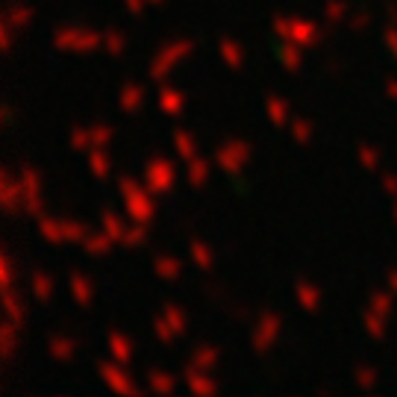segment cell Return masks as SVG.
Returning <instances> with one entry per match:
<instances>
[{
	"mask_svg": "<svg viewBox=\"0 0 397 397\" xmlns=\"http://www.w3.org/2000/svg\"><path fill=\"white\" fill-rule=\"evenodd\" d=\"M118 186H121L124 206H127L130 218H133V221H141V224H148V221L153 218V212H156V206H153V201H150V194L144 191V189L136 183V179H130V177H121V179H118Z\"/></svg>",
	"mask_w": 397,
	"mask_h": 397,
	"instance_id": "cell-1",
	"label": "cell"
},
{
	"mask_svg": "<svg viewBox=\"0 0 397 397\" xmlns=\"http://www.w3.org/2000/svg\"><path fill=\"white\" fill-rule=\"evenodd\" d=\"M250 153H254V148H250L244 138H232L215 150V162H218L227 174H239L244 168V162H250Z\"/></svg>",
	"mask_w": 397,
	"mask_h": 397,
	"instance_id": "cell-2",
	"label": "cell"
},
{
	"mask_svg": "<svg viewBox=\"0 0 397 397\" xmlns=\"http://www.w3.org/2000/svg\"><path fill=\"white\" fill-rule=\"evenodd\" d=\"M194 50V42H174V45H165L159 53H156V59L150 65V77L153 80H165L171 74V68L179 62V59H186L189 53Z\"/></svg>",
	"mask_w": 397,
	"mask_h": 397,
	"instance_id": "cell-3",
	"label": "cell"
},
{
	"mask_svg": "<svg viewBox=\"0 0 397 397\" xmlns=\"http://www.w3.org/2000/svg\"><path fill=\"white\" fill-rule=\"evenodd\" d=\"M174 177L177 174H174L171 162L156 156V159L148 162V168H144V186H148V191H153V194H168L174 189Z\"/></svg>",
	"mask_w": 397,
	"mask_h": 397,
	"instance_id": "cell-4",
	"label": "cell"
},
{
	"mask_svg": "<svg viewBox=\"0 0 397 397\" xmlns=\"http://www.w3.org/2000/svg\"><path fill=\"white\" fill-rule=\"evenodd\" d=\"M21 191H24V197H21L24 212L27 215H42V177L30 165L21 168Z\"/></svg>",
	"mask_w": 397,
	"mask_h": 397,
	"instance_id": "cell-5",
	"label": "cell"
},
{
	"mask_svg": "<svg viewBox=\"0 0 397 397\" xmlns=\"http://www.w3.org/2000/svg\"><path fill=\"white\" fill-rule=\"evenodd\" d=\"M280 327H283V321H280L277 312H262V315H259V324H256V330H254V338H250V341H254V350L265 353V350L277 341Z\"/></svg>",
	"mask_w": 397,
	"mask_h": 397,
	"instance_id": "cell-6",
	"label": "cell"
},
{
	"mask_svg": "<svg viewBox=\"0 0 397 397\" xmlns=\"http://www.w3.org/2000/svg\"><path fill=\"white\" fill-rule=\"evenodd\" d=\"M97 371H100V377H103V383L109 386L112 391H118V394H138V386L130 380L127 374H124L118 365H109V362H97Z\"/></svg>",
	"mask_w": 397,
	"mask_h": 397,
	"instance_id": "cell-7",
	"label": "cell"
},
{
	"mask_svg": "<svg viewBox=\"0 0 397 397\" xmlns=\"http://www.w3.org/2000/svg\"><path fill=\"white\" fill-rule=\"evenodd\" d=\"M0 183H4V212L6 215H15L18 212V197H24L21 186L15 183V179L9 177V171L0 174Z\"/></svg>",
	"mask_w": 397,
	"mask_h": 397,
	"instance_id": "cell-8",
	"label": "cell"
},
{
	"mask_svg": "<svg viewBox=\"0 0 397 397\" xmlns=\"http://www.w3.org/2000/svg\"><path fill=\"white\" fill-rule=\"evenodd\" d=\"M186 383H189V389H191L194 394H201V397H206V394H215V391H218V386H215V380H209V377H203V374L197 371L194 365H189V368H186Z\"/></svg>",
	"mask_w": 397,
	"mask_h": 397,
	"instance_id": "cell-9",
	"label": "cell"
},
{
	"mask_svg": "<svg viewBox=\"0 0 397 397\" xmlns=\"http://www.w3.org/2000/svg\"><path fill=\"white\" fill-rule=\"evenodd\" d=\"M47 350L53 359H59V362H68L71 356L77 350V341L74 338H65V336H50L47 338Z\"/></svg>",
	"mask_w": 397,
	"mask_h": 397,
	"instance_id": "cell-10",
	"label": "cell"
},
{
	"mask_svg": "<svg viewBox=\"0 0 397 397\" xmlns=\"http://www.w3.org/2000/svg\"><path fill=\"white\" fill-rule=\"evenodd\" d=\"M109 350L115 356V362L127 365L130 359H133V341L124 336V333H109Z\"/></svg>",
	"mask_w": 397,
	"mask_h": 397,
	"instance_id": "cell-11",
	"label": "cell"
},
{
	"mask_svg": "<svg viewBox=\"0 0 397 397\" xmlns=\"http://www.w3.org/2000/svg\"><path fill=\"white\" fill-rule=\"evenodd\" d=\"M292 39H295L297 45L312 47V45L321 42V35H318V30H315L312 21H295V24H292Z\"/></svg>",
	"mask_w": 397,
	"mask_h": 397,
	"instance_id": "cell-12",
	"label": "cell"
},
{
	"mask_svg": "<svg viewBox=\"0 0 397 397\" xmlns=\"http://www.w3.org/2000/svg\"><path fill=\"white\" fill-rule=\"evenodd\" d=\"M103 42V35L92 32V30H77L74 32V42H71V50H77V53H92L97 50Z\"/></svg>",
	"mask_w": 397,
	"mask_h": 397,
	"instance_id": "cell-13",
	"label": "cell"
},
{
	"mask_svg": "<svg viewBox=\"0 0 397 397\" xmlns=\"http://www.w3.org/2000/svg\"><path fill=\"white\" fill-rule=\"evenodd\" d=\"M159 106H162V109H165L168 115H179V112H183V106H186V100H183V95H179L177 88L162 85V92H159Z\"/></svg>",
	"mask_w": 397,
	"mask_h": 397,
	"instance_id": "cell-14",
	"label": "cell"
},
{
	"mask_svg": "<svg viewBox=\"0 0 397 397\" xmlns=\"http://www.w3.org/2000/svg\"><path fill=\"white\" fill-rule=\"evenodd\" d=\"M141 100H144V88H141V85H136V83H127V85H124V92H121V109H124V112L133 115L138 106H141Z\"/></svg>",
	"mask_w": 397,
	"mask_h": 397,
	"instance_id": "cell-15",
	"label": "cell"
},
{
	"mask_svg": "<svg viewBox=\"0 0 397 397\" xmlns=\"http://www.w3.org/2000/svg\"><path fill=\"white\" fill-rule=\"evenodd\" d=\"M297 300H300L303 309L315 312L318 303H321V292H318V288H315L309 280H297Z\"/></svg>",
	"mask_w": 397,
	"mask_h": 397,
	"instance_id": "cell-16",
	"label": "cell"
},
{
	"mask_svg": "<svg viewBox=\"0 0 397 397\" xmlns=\"http://www.w3.org/2000/svg\"><path fill=\"white\" fill-rule=\"evenodd\" d=\"M4 21L9 27H18V30H24L30 21H32V6H24V4H18V6H9L4 12Z\"/></svg>",
	"mask_w": 397,
	"mask_h": 397,
	"instance_id": "cell-17",
	"label": "cell"
},
{
	"mask_svg": "<svg viewBox=\"0 0 397 397\" xmlns=\"http://www.w3.org/2000/svg\"><path fill=\"white\" fill-rule=\"evenodd\" d=\"M85 244V250L88 254H95V256H103V254H109V247L115 244L112 239H109V232H88V239L83 242Z\"/></svg>",
	"mask_w": 397,
	"mask_h": 397,
	"instance_id": "cell-18",
	"label": "cell"
},
{
	"mask_svg": "<svg viewBox=\"0 0 397 397\" xmlns=\"http://www.w3.org/2000/svg\"><path fill=\"white\" fill-rule=\"evenodd\" d=\"M153 268L162 280H179V274H183V265H179L174 256H156Z\"/></svg>",
	"mask_w": 397,
	"mask_h": 397,
	"instance_id": "cell-19",
	"label": "cell"
},
{
	"mask_svg": "<svg viewBox=\"0 0 397 397\" xmlns=\"http://www.w3.org/2000/svg\"><path fill=\"white\" fill-rule=\"evenodd\" d=\"M206 177H209V162H206V159H201V156L189 159V183L201 189V186L206 183Z\"/></svg>",
	"mask_w": 397,
	"mask_h": 397,
	"instance_id": "cell-20",
	"label": "cell"
},
{
	"mask_svg": "<svg viewBox=\"0 0 397 397\" xmlns=\"http://www.w3.org/2000/svg\"><path fill=\"white\" fill-rule=\"evenodd\" d=\"M265 106H268V118L277 124V127H283V124L288 121V103L285 100H280L277 95H271L268 100H265Z\"/></svg>",
	"mask_w": 397,
	"mask_h": 397,
	"instance_id": "cell-21",
	"label": "cell"
},
{
	"mask_svg": "<svg viewBox=\"0 0 397 397\" xmlns=\"http://www.w3.org/2000/svg\"><path fill=\"white\" fill-rule=\"evenodd\" d=\"M39 230H42V236L47 239V242H53V244H59V242H65V232H62V221H57V218H39Z\"/></svg>",
	"mask_w": 397,
	"mask_h": 397,
	"instance_id": "cell-22",
	"label": "cell"
},
{
	"mask_svg": "<svg viewBox=\"0 0 397 397\" xmlns=\"http://www.w3.org/2000/svg\"><path fill=\"white\" fill-rule=\"evenodd\" d=\"M71 292H74L80 306H88V300H92V285H88V280L83 274H77V271L71 274Z\"/></svg>",
	"mask_w": 397,
	"mask_h": 397,
	"instance_id": "cell-23",
	"label": "cell"
},
{
	"mask_svg": "<svg viewBox=\"0 0 397 397\" xmlns=\"http://www.w3.org/2000/svg\"><path fill=\"white\" fill-rule=\"evenodd\" d=\"M6 315H9L12 324H18V327H21L24 318H27L24 303H21V297H18V295L12 292V288H6Z\"/></svg>",
	"mask_w": 397,
	"mask_h": 397,
	"instance_id": "cell-24",
	"label": "cell"
},
{
	"mask_svg": "<svg viewBox=\"0 0 397 397\" xmlns=\"http://www.w3.org/2000/svg\"><path fill=\"white\" fill-rule=\"evenodd\" d=\"M15 330H18V324H12L9 318L0 327V336H4V341H0V356L4 359H12V353H15Z\"/></svg>",
	"mask_w": 397,
	"mask_h": 397,
	"instance_id": "cell-25",
	"label": "cell"
},
{
	"mask_svg": "<svg viewBox=\"0 0 397 397\" xmlns=\"http://www.w3.org/2000/svg\"><path fill=\"white\" fill-rule=\"evenodd\" d=\"M162 315H165V321L171 324V330H174L177 336H186V333H189V327H186V315L179 312L174 303H168L165 309H162Z\"/></svg>",
	"mask_w": 397,
	"mask_h": 397,
	"instance_id": "cell-26",
	"label": "cell"
},
{
	"mask_svg": "<svg viewBox=\"0 0 397 397\" xmlns=\"http://www.w3.org/2000/svg\"><path fill=\"white\" fill-rule=\"evenodd\" d=\"M174 141H177V150H179V156H183L186 162L197 156V148H194V136H191V133H186V130H177V133H174Z\"/></svg>",
	"mask_w": 397,
	"mask_h": 397,
	"instance_id": "cell-27",
	"label": "cell"
},
{
	"mask_svg": "<svg viewBox=\"0 0 397 397\" xmlns=\"http://www.w3.org/2000/svg\"><path fill=\"white\" fill-rule=\"evenodd\" d=\"M189 247H191L194 265H197V268H203V271H209V268H212V262H215V259H212V250H209L203 242H197V239H191V244H189Z\"/></svg>",
	"mask_w": 397,
	"mask_h": 397,
	"instance_id": "cell-28",
	"label": "cell"
},
{
	"mask_svg": "<svg viewBox=\"0 0 397 397\" xmlns=\"http://www.w3.org/2000/svg\"><path fill=\"white\" fill-rule=\"evenodd\" d=\"M221 57H224V62L230 65V68H242V47L236 45V42H232V39H224L221 42Z\"/></svg>",
	"mask_w": 397,
	"mask_h": 397,
	"instance_id": "cell-29",
	"label": "cell"
},
{
	"mask_svg": "<svg viewBox=\"0 0 397 397\" xmlns=\"http://www.w3.org/2000/svg\"><path fill=\"white\" fill-rule=\"evenodd\" d=\"M215 362H218V348H197V353H194V359H191V365L201 371V368H212Z\"/></svg>",
	"mask_w": 397,
	"mask_h": 397,
	"instance_id": "cell-30",
	"label": "cell"
},
{
	"mask_svg": "<svg viewBox=\"0 0 397 397\" xmlns=\"http://www.w3.org/2000/svg\"><path fill=\"white\" fill-rule=\"evenodd\" d=\"M32 292H35V297H39V300H47L50 297L53 280L45 274V271H35V274H32Z\"/></svg>",
	"mask_w": 397,
	"mask_h": 397,
	"instance_id": "cell-31",
	"label": "cell"
},
{
	"mask_svg": "<svg viewBox=\"0 0 397 397\" xmlns=\"http://www.w3.org/2000/svg\"><path fill=\"white\" fill-rule=\"evenodd\" d=\"M148 380H150V389L156 394H174V380L168 374H162V371H150L148 374Z\"/></svg>",
	"mask_w": 397,
	"mask_h": 397,
	"instance_id": "cell-32",
	"label": "cell"
},
{
	"mask_svg": "<svg viewBox=\"0 0 397 397\" xmlns=\"http://www.w3.org/2000/svg\"><path fill=\"white\" fill-rule=\"evenodd\" d=\"M62 232H65V242H85L88 239V227L80 221H62Z\"/></svg>",
	"mask_w": 397,
	"mask_h": 397,
	"instance_id": "cell-33",
	"label": "cell"
},
{
	"mask_svg": "<svg viewBox=\"0 0 397 397\" xmlns=\"http://www.w3.org/2000/svg\"><path fill=\"white\" fill-rule=\"evenodd\" d=\"M103 230L109 232V239H112V242H121V239H124V232H127V230H124V224L115 218V212H103Z\"/></svg>",
	"mask_w": 397,
	"mask_h": 397,
	"instance_id": "cell-34",
	"label": "cell"
},
{
	"mask_svg": "<svg viewBox=\"0 0 397 397\" xmlns=\"http://www.w3.org/2000/svg\"><path fill=\"white\" fill-rule=\"evenodd\" d=\"M88 165H92L95 177H106V174H109V156H106L100 148H95L92 150V159H88Z\"/></svg>",
	"mask_w": 397,
	"mask_h": 397,
	"instance_id": "cell-35",
	"label": "cell"
},
{
	"mask_svg": "<svg viewBox=\"0 0 397 397\" xmlns=\"http://www.w3.org/2000/svg\"><path fill=\"white\" fill-rule=\"evenodd\" d=\"M144 239H148V230H144V224H141V221H136V227H133V230L124 232L121 244H127V247H138V244H144Z\"/></svg>",
	"mask_w": 397,
	"mask_h": 397,
	"instance_id": "cell-36",
	"label": "cell"
},
{
	"mask_svg": "<svg viewBox=\"0 0 397 397\" xmlns=\"http://www.w3.org/2000/svg\"><path fill=\"white\" fill-rule=\"evenodd\" d=\"M371 309H374L377 315L389 318V315H391V297H389L386 292H374V295H371Z\"/></svg>",
	"mask_w": 397,
	"mask_h": 397,
	"instance_id": "cell-37",
	"label": "cell"
},
{
	"mask_svg": "<svg viewBox=\"0 0 397 397\" xmlns=\"http://www.w3.org/2000/svg\"><path fill=\"white\" fill-rule=\"evenodd\" d=\"M365 327H368V333L374 336V338H383L386 336V318L383 315H377L374 309L365 315Z\"/></svg>",
	"mask_w": 397,
	"mask_h": 397,
	"instance_id": "cell-38",
	"label": "cell"
},
{
	"mask_svg": "<svg viewBox=\"0 0 397 397\" xmlns=\"http://www.w3.org/2000/svg\"><path fill=\"white\" fill-rule=\"evenodd\" d=\"M112 138V127L109 124H95L92 127V148H106Z\"/></svg>",
	"mask_w": 397,
	"mask_h": 397,
	"instance_id": "cell-39",
	"label": "cell"
},
{
	"mask_svg": "<svg viewBox=\"0 0 397 397\" xmlns=\"http://www.w3.org/2000/svg\"><path fill=\"white\" fill-rule=\"evenodd\" d=\"M283 62H285V68L288 71H297L300 68V50L295 47V45H283Z\"/></svg>",
	"mask_w": 397,
	"mask_h": 397,
	"instance_id": "cell-40",
	"label": "cell"
},
{
	"mask_svg": "<svg viewBox=\"0 0 397 397\" xmlns=\"http://www.w3.org/2000/svg\"><path fill=\"white\" fill-rule=\"evenodd\" d=\"M356 383H359V389H371V386H377V371L368 368V365H359V368H356Z\"/></svg>",
	"mask_w": 397,
	"mask_h": 397,
	"instance_id": "cell-41",
	"label": "cell"
},
{
	"mask_svg": "<svg viewBox=\"0 0 397 397\" xmlns=\"http://www.w3.org/2000/svg\"><path fill=\"white\" fill-rule=\"evenodd\" d=\"M103 42H106V50H109L112 57H118V53H124V35H121V32L109 30V32L103 35Z\"/></svg>",
	"mask_w": 397,
	"mask_h": 397,
	"instance_id": "cell-42",
	"label": "cell"
},
{
	"mask_svg": "<svg viewBox=\"0 0 397 397\" xmlns=\"http://www.w3.org/2000/svg\"><path fill=\"white\" fill-rule=\"evenodd\" d=\"M153 327H156V336H159V341H165V345H171L177 333L171 330V324L165 321V315H162V318H156V321H153Z\"/></svg>",
	"mask_w": 397,
	"mask_h": 397,
	"instance_id": "cell-43",
	"label": "cell"
},
{
	"mask_svg": "<svg viewBox=\"0 0 397 397\" xmlns=\"http://www.w3.org/2000/svg\"><path fill=\"white\" fill-rule=\"evenodd\" d=\"M324 12H327L330 21H345V15H348V6L341 4V0H330L327 6H324Z\"/></svg>",
	"mask_w": 397,
	"mask_h": 397,
	"instance_id": "cell-44",
	"label": "cell"
},
{
	"mask_svg": "<svg viewBox=\"0 0 397 397\" xmlns=\"http://www.w3.org/2000/svg\"><path fill=\"white\" fill-rule=\"evenodd\" d=\"M92 144V130H71V148H77V150H83V148H88Z\"/></svg>",
	"mask_w": 397,
	"mask_h": 397,
	"instance_id": "cell-45",
	"label": "cell"
},
{
	"mask_svg": "<svg viewBox=\"0 0 397 397\" xmlns=\"http://www.w3.org/2000/svg\"><path fill=\"white\" fill-rule=\"evenodd\" d=\"M359 159H362L365 168H377V165H380V150H374V148H368V144H362V148H359Z\"/></svg>",
	"mask_w": 397,
	"mask_h": 397,
	"instance_id": "cell-46",
	"label": "cell"
},
{
	"mask_svg": "<svg viewBox=\"0 0 397 397\" xmlns=\"http://www.w3.org/2000/svg\"><path fill=\"white\" fill-rule=\"evenodd\" d=\"M295 138H297L300 144H306V141L312 138V124L306 121V118H297V121H295Z\"/></svg>",
	"mask_w": 397,
	"mask_h": 397,
	"instance_id": "cell-47",
	"label": "cell"
},
{
	"mask_svg": "<svg viewBox=\"0 0 397 397\" xmlns=\"http://www.w3.org/2000/svg\"><path fill=\"white\" fill-rule=\"evenodd\" d=\"M0 283H4V288H9V283H12V262H9V254L0 256Z\"/></svg>",
	"mask_w": 397,
	"mask_h": 397,
	"instance_id": "cell-48",
	"label": "cell"
},
{
	"mask_svg": "<svg viewBox=\"0 0 397 397\" xmlns=\"http://www.w3.org/2000/svg\"><path fill=\"white\" fill-rule=\"evenodd\" d=\"M368 21H371V15H368V12H356V15L350 18V27H353V30H365Z\"/></svg>",
	"mask_w": 397,
	"mask_h": 397,
	"instance_id": "cell-49",
	"label": "cell"
},
{
	"mask_svg": "<svg viewBox=\"0 0 397 397\" xmlns=\"http://www.w3.org/2000/svg\"><path fill=\"white\" fill-rule=\"evenodd\" d=\"M274 30L283 35V39H292V24H288L285 18H277V21H274Z\"/></svg>",
	"mask_w": 397,
	"mask_h": 397,
	"instance_id": "cell-50",
	"label": "cell"
},
{
	"mask_svg": "<svg viewBox=\"0 0 397 397\" xmlns=\"http://www.w3.org/2000/svg\"><path fill=\"white\" fill-rule=\"evenodd\" d=\"M0 47L9 50L12 47V39H9V24L6 21H0Z\"/></svg>",
	"mask_w": 397,
	"mask_h": 397,
	"instance_id": "cell-51",
	"label": "cell"
},
{
	"mask_svg": "<svg viewBox=\"0 0 397 397\" xmlns=\"http://www.w3.org/2000/svg\"><path fill=\"white\" fill-rule=\"evenodd\" d=\"M386 45L391 47V53H394V57H397V24L386 30Z\"/></svg>",
	"mask_w": 397,
	"mask_h": 397,
	"instance_id": "cell-52",
	"label": "cell"
},
{
	"mask_svg": "<svg viewBox=\"0 0 397 397\" xmlns=\"http://www.w3.org/2000/svg\"><path fill=\"white\" fill-rule=\"evenodd\" d=\"M383 189L391 191V194H397V174H386L383 177Z\"/></svg>",
	"mask_w": 397,
	"mask_h": 397,
	"instance_id": "cell-53",
	"label": "cell"
},
{
	"mask_svg": "<svg viewBox=\"0 0 397 397\" xmlns=\"http://www.w3.org/2000/svg\"><path fill=\"white\" fill-rule=\"evenodd\" d=\"M127 9H130L133 15H138V12L144 9V0H127Z\"/></svg>",
	"mask_w": 397,
	"mask_h": 397,
	"instance_id": "cell-54",
	"label": "cell"
},
{
	"mask_svg": "<svg viewBox=\"0 0 397 397\" xmlns=\"http://www.w3.org/2000/svg\"><path fill=\"white\" fill-rule=\"evenodd\" d=\"M386 92H389L391 100H397V80H389V83H386Z\"/></svg>",
	"mask_w": 397,
	"mask_h": 397,
	"instance_id": "cell-55",
	"label": "cell"
},
{
	"mask_svg": "<svg viewBox=\"0 0 397 397\" xmlns=\"http://www.w3.org/2000/svg\"><path fill=\"white\" fill-rule=\"evenodd\" d=\"M389 283H391V288L397 292V271H391V274H389Z\"/></svg>",
	"mask_w": 397,
	"mask_h": 397,
	"instance_id": "cell-56",
	"label": "cell"
},
{
	"mask_svg": "<svg viewBox=\"0 0 397 397\" xmlns=\"http://www.w3.org/2000/svg\"><path fill=\"white\" fill-rule=\"evenodd\" d=\"M150 4H165V0H150Z\"/></svg>",
	"mask_w": 397,
	"mask_h": 397,
	"instance_id": "cell-57",
	"label": "cell"
},
{
	"mask_svg": "<svg viewBox=\"0 0 397 397\" xmlns=\"http://www.w3.org/2000/svg\"><path fill=\"white\" fill-rule=\"evenodd\" d=\"M394 218H397V209H394Z\"/></svg>",
	"mask_w": 397,
	"mask_h": 397,
	"instance_id": "cell-58",
	"label": "cell"
}]
</instances>
